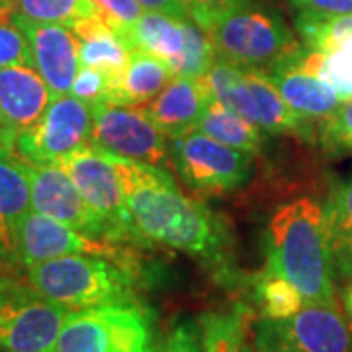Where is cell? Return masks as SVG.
Wrapping results in <instances>:
<instances>
[{
    "mask_svg": "<svg viewBox=\"0 0 352 352\" xmlns=\"http://www.w3.org/2000/svg\"><path fill=\"white\" fill-rule=\"evenodd\" d=\"M126 194L133 239L217 261L227 245L226 223L200 201L186 198L166 168L113 157Z\"/></svg>",
    "mask_w": 352,
    "mask_h": 352,
    "instance_id": "obj_1",
    "label": "cell"
},
{
    "mask_svg": "<svg viewBox=\"0 0 352 352\" xmlns=\"http://www.w3.org/2000/svg\"><path fill=\"white\" fill-rule=\"evenodd\" d=\"M266 268L288 278L305 303L339 307L327 217L319 201L303 196L272 214Z\"/></svg>",
    "mask_w": 352,
    "mask_h": 352,
    "instance_id": "obj_2",
    "label": "cell"
},
{
    "mask_svg": "<svg viewBox=\"0 0 352 352\" xmlns=\"http://www.w3.org/2000/svg\"><path fill=\"white\" fill-rule=\"evenodd\" d=\"M25 282L69 311L135 303L133 276L100 254H65L28 266Z\"/></svg>",
    "mask_w": 352,
    "mask_h": 352,
    "instance_id": "obj_3",
    "label": "cell"
},
{
    "mask_svg": "<svg viewBox=\"0 0 352 352\" xmlns=\"http://www.w3.org/2000/svg\"><path fill=\"white\" fill-rule=\"evenodd\" d=\"M217 59L247 71L266 73L302 47L274 6L251 0L204 30Z\"/></svg>",
    "mask_w": 352,
    "mask_h": 352,
    "instance_id": "obj_4",
    "label": "cell"
},
{
    "mask_svg": "<svg viewBox=\"0 0 352 352\" xmlns=\"http://www.w3.org/2000/svg\"><path fill=\"white\" fill-rule=\"evenodd\" d=\"M149 317L138 303L69 311L53 352H151Z\"/></svg>",
    "mask_w": 352,
    "mask_h": 352,
    "instance_id": "obj_5",
    "label": "cell"
},
{
    "mask_svg": "<svg viewBox=\"0 0 352 352\" xmlns=\"http://www.w3.org/2000/svg\"><path fill=\"white\" fill-rule=\"evenodd\" d=\"M168 151L180 178L200 194L233 192L251 176L252 155L233 149L200 129L170 139Z\"/></svg>",
    "mask_w": 352,
    "mask_h": 352,
    "instance_id": "obj_6",
    "label": "cell"
},
{
    "mask_svg": "<svg viewBox=\"0 0 352 352\" xmlns=\"http://www.w3.org/2000/svg\"><path fill=\"white\" fill-rule=\"evenodd\" d=\"M67 315L69 309L16 280L0 292V352H53Z\"/></svg>",
    "mask_w": 352,
    "mask_h": 352,
    "instance_id": "obj_7",
    "label": "cell"
},
{
    "mask_svg": "<svg viewBox=\"0 0 352 352\" xmlns=\"http://www.w3.org/2000/svg\"><path fill=\"white\" fill-rule=\"evenodd\" d=\"M92 104L65 94L53 98L38 122L18 135L14 153L28 164H59L71 153L90 145Z\"/></svg>",
    "mask_w": 352,
    "mask_h": 352,
    "instance_id": "obj_8",
    "label": "cell"
},
{
    "mask_svg": "<svg viewBox=\"0 0 352 352\" xmlns=\"http://www.w3.org/2000/svg\"><path fill=\"white\" fill-rule=\"evenodd\" d=\"M254 342L266 352H352L351 325L340 307L305 303L289 319H261Z\"/></svg>",
    "mask_w": 352,
    "mask_h": 352,
    "instance_id": "obj_9",
    "label": "cell"
},
{
    "mask_svg": "<svg viewBox=\"0 0 352 352\" xmlns=\"http://www.w3.org/2000/svg\"><path fill=\"white\" fill-rule=\"evenodd\" d=\"M90 145L113 157L166 168L168 138L139 106L92 104Z\"/></svg>",
    "mask_w": 352,
    "mask_h": 352,
    "instance_id": "obj_10",
    "label": "cell"
},
{
    "mask_svg": "<svg viewBox=\"0 0 352 352\" xmlns=\"http://www.w3.org/2000/svg\"><path fill=\"white\" fill-rule=\"evenodd\" d=\"M82 198L112 229L113 241L133 239L127 217L126 194L122 178L110 153L94 145H85L61 161Z\"/></svg>",
    "mask_w": 352,
    "mask_h": 352,
    "instance_id": "obj_11",
    "label": "cell"
},
{
    "mask_svg": "<svg viewBox=\"0 0 352 352\" xmlns=\"http://www.w3.org/2000/svg\"><path fill=\"white\" fill-rule=\"evenodd\" d=\"M32 166V210L73 227L92 239L113 241L110 226L96 214L61 164Z\"/></svg>",
    "mask_w": 352,
    "mask_h": 352,
    "instance_id": "obj_12",
    "label": "cell"
},
{
    "mask_svg": "<svg viewBox=\"0 0 352 352\" xmlns=\"http://www.w3.org/2000/svg\"><path fill=\"white\" fill-rule=\"evenodd\" d=\"M12 20L28 39L32 67L50 87L53 98L71 94L80 69V43L69 25L41 24L14 14Z\"/></svg>",
    "mask_w": 352,
    "mask_h": 352,
    "instance_id": "obj_13",
    "label": "cell"
},
{
    "mask_svg": "<svg viewBox=\"0 0 352 352\" xmlns=\"http://www.w3.org/2000/svg\"><path fill=\"white\" fill-rule=\"evenodd\" d=\"M14 251L22 268L65 254H112L108 241L92 239L50 215L30 210L14 231Z\"/></svg>",
    "mask_w": 352,
    "mask_h": 352,
    "instance_id": "obj_14",
    "label": "cell"
},
{
    "mask_svg": "<svg viewBox=\"0 0 352 352\" xmlns=\"http://www.w3.org/2000/svg\"><path fill=\"white\" fill-rule=\"evenodd\" d=\"M51 100L50 87L32 65L0 69V127L14 139L38 122Z\"/></svg>",
    "mask_w": 352,
    "mask_h": 352,
    "instance_id": "obj_15",
    "label": "cell"
},
{
    "mask_svg": "<svg viewBox=\"0 0 352 352\" xmlns=\"http://www.w3.org/2000/svg\"><path fill=\"white\" fill-rule=\"evenodd\" d=\"M212 92L204 78L175 76L151 102L139 106L168 139L196 129Z\"/></svg>",
    "mask_w": 352,
    "mask_h": 352,
    "instance_id": "obj_16",
    "label": "cell"
},
{
    "mask_svg": "<svg viewBox=\"0 0 352 352\" xmlns=\"http://www.w3.org/2000/svg\"><path fill=\"white\" fill-rule=\"evenodd\" d=\"M80 43V67H90L100 71L108 80V92L102 104H106L110 94L120 87L126 73L131 47L118 30H113L100 14L80 18L69 25Z\"/></svg>",
    "mask_w": 352,
    "mask_h": 352,
    "instance_id": "obj_17",
    "label": "cell"
},
{
    "mask_svg": "<svg viewBox=\"0 0 352 352\" xmlns=\"http://www.w3.org/2000/svg\"><path fill=\"white\" fill-rule=\"evenodd\" d=\"M282 98L305 120H325L342 104V98L319 76L303 71L292 55L266 71Z\"/></svg>",
    "mask_w": 352,
    "mask_h": 352,
    "instance_id": "obj_18",
    "label": "cell"
},
{
    "mask_svg": "<svg viewBox=\"0 0 352 352\" xmlns=\"http://www.w3.org/2000/svg\"><path fill=\"white\" fill-rule=\"evenodd\" d=\"M190 25L192 20H180L166 14L143 10L138 20L120 36L126 39L131 50L147 51L168 65L184 50Z\"/></svg>",
    "mask_w": 352,
    "mask_h": 352,
    "instance_id": "obj_19",
    "label": "cell"
},
{
    "mask_svg": "<svg viewBox=\"0 0 352 352\" xmlns=\"http://www.w3.org/2000/svg\"><path fill=\"white\" fill-rule=\"evenodd\" d=\"M175 78L163 59L141 50H131L126 73L120 87L110 94L106 104L112 106H143L151 102Z\"/></svg>",
    "mask_w": 352,
    "mask_h": 352,
    "instance_id": "obj_20",
    "label": "cell"
},
{
    "mask_svg": "<svg viewBox=\"0 0 352 352\" xmlns=\"http://www.w3.org/2000/svg\"><path fill=\"white\" fill-rule=\"evenodd\" d=\"M30 210L32 166L14 151H0V233L12 247L14 231Z\"/></svg>",
    "mask_w": 352,
    "mask_h": 352,
    "instance_id": "obj_21",
    "label": "cell"
},
{
    "mask_svg": "<svg viewBox=\"0 0 352 352\" xmlns=\"http://www.w3.org/2000/svg\"><path fill=\"white\" fill-rule=\"evenodd\" d=\"M196 129H200L206 135L217 139L233 149H239L249 155L261 153L264 145L261 127H256L247 118L233 112L231 108H227L223 102H219L214 96L204 108V113H201Z\"/></svg>",
    "mask_w": 352,
    "mask_h": 352,
    "instance_id": "obj_22",
    "label": "cell"
},
{
    "mask_svg": "<svg viewBox=\"0 0 352 352\" xmlns=\"http://www.w3.org/2000/svg\"><path fill=\"white\" fill-rule=\"evenodd\" d=\"M294 63L303 71L319 76L325 85L333 88L342 100L352 98V39L340 41L339 45L327 51H314L300 47L292 53Z\"/></svg>",
    "mask_w": 352,
    "mask_h": 352,
    "instance_id": "obj_23",
    "label": "cell"
},
{
    "mask_svg": "<svg viewBox=\"0 0 352 352\" xmlns=\"http://www.w3.org/2000/svg\"><path fill=\"white\" fill-rule=\"evenodd\" d=\"M335 274L352 276V180L331 192L325 208Z\"/></svg>",
    "mask_w": 352,
    "mask_h": 352,
    "instance_id": "obj_24",
    "label": "cell"
},
{
    "mask_svg": "<svg viewBox=\"0 0 352 352\" xmlns=\"http://www.w3.org/2000/svg\"><path fill=\"white\" fill-rule=\"evenodd\" d=\"M256 302L261 305L263 319H289L305 305V300L288 278L278 274L270 268L264 272L256 282Z\"/></svg>",
    "mask_w": 352,
    "mask_h": 352,
    "instance_id": "obj_25",
    "label": "cell"
},
{
    "mask_svg": "<svg viewBox=\"0 0 352 352\" xmlns=\"http://www.w3.org/2000/svg\"><path fill=\"white\" fill-rule=\"evenodd\" d=\"M296 32L302 39L303 47L327 51L339 45L340 41L352 39V14H340V16L298 14Z\"/></svg>",
    "mask_w": 352,
    "mask_h": 352,
    "instance_id": "obj_26",
    "label": "cell"
},
{
    "mask_svg": "<svg viewBox=\"0 0 352 352\" xmlns=\"http://www.w3.org/2000/svg\"><path fill=\"white\" fill-rule=\"evenodd\" d=\"M14 14L41 24L71 25L98 14L92 0H12Z\"/></svg>",
    "mask_w": 352,
    "mask_h": 352,
    "instance_id": "obj_27",
    "label": "cell"
},
{
    "mask_svg": "<svg viewBox=\"0 0 352 352\" xmlns=\"http://www.w3.org/2000/svg\"><path fill=\"white\" fill-rule=\"evenodd\" d=\"M201 352H241L245 340L243 317L212 314L201 317Z\"/></svg>",
    "mask_w": 352,
    "mask_h": 352,
    "instance_id": "obj_28",
    "label": "cell"
},
{
    "mask_svg": "<svg viewBox=\"0 0 352 352\" xmlns=\"http://www.w3.org/2000/svg\"><path fill=\"white\" fill-rule=\"evenodd\" d=\"M319 141L333 155L352 153V98L342 102L329 118L321 120Z\"/></svg>",
    "mask_w": 352,
    "mask_h": 352,
    "instance_id": "obj_29",
    "label": "cell"
},
{
    "mask_svg": "<svg viewBox=\"0 0 352 352\" xmlns=\"http://www.w3.org/2000/svg\"><path fill=\"white\" fill-rule=\"evenodd\" d=\"M8 65H32L30 45L12 16H0V69Z\"/></svg>",
    "mask_w": 352,
    "mask_h": 352,
    "instance_id": "obj_30",
    "label": "cell"
},
{
    "mask_svg": "<svg viewBox=\"0 0 352 352\" xmlns=\"http://www.w3.org/2000/svg\"><path fill=\"white\" fill-rule=\"evenodd\" d=\"M92 4L102 18L120 34L143 14V8L135 0H92Z\"/></svg>",
    "mask_w": 352,
    "mask_h": 352,
    "instance_id": "obj_31",
    "label": "cell"
},
{
    "mask_svg": "<svg viewBox=\"0 0 352 352\" xmlns=\"http://www.w3.org/2000/svg\"><path fill=\"white\" fill-rule=\"evenodd\" d=\"M108 92V80L100 71L90 69V67H80L75 76V82L71 88V94L88 102V104H102Z\"/></svg>",
    "mask_w": 352,
    "mask_h": 352,
    "instance_id": "obj_32",
    "label": "cell"
},
{
    "mask_svg": "<svg viewBox=\"0 0 352 352\" xmlns=\"http://www.w3.org/2000/svg\"><path fill=\"white\" fill-rule=\"evenodd\" d=\"M247 2L251 0H196L194 22L200 25L201 30H208L217 18H221L223 14L231 12Z\"/></svg>",
    "mask_w": 352,
    "mask_h": 352,
    "instance_id": "obj_33",
    "label": "cell"
},
{
    "mask_svg": "<svg viewBox=\"0 0 352 352\" xmlns=\"http://www.w3.org/2000/svg\"><path fill=\"white\" fill-rule=\"evenodd\" d=\"M159 352H201V337L192 323H182L166 337Z\"/></svg>",
    "mask_w": 352,
    "mask_h": 352,
    "instance_id": "obj_34",
    "label": "cell"
},
{
    "mask_svg": "<svg viewBox=\"0 0 352 352\" xmlns=\"http://www.w3.org/2000/svg\"><path fill=\"white\" fill-rule=\"evenodd\" d=\"M298 14L340 16L352 14V0H288Z\"/></svg>",
    "mask_w": 352,
    "mask_h": 352,
    "instance_id": "obj_35",
    "label": "cell"
},
{
    "mask_svg": "<svg viewBox=\"0 0 352 352\" xmlns=\"http://www.w3.org/2000/svg\"><path fill=\"white\" fill-rule=\"evenodd\" d=\"M20 272H24V268H22V264L14 252V247L0 233V276L18 278Z\"/></svg>",
    "mask_w": 352,
    "mask_h": 352,
    "instance_id": "obj_36",
    "label": "cell"
},
{
    "mask_svg": "<svg viewBox=\"0 0 352 352\" xmlns=\"http://www.w3.org/2000/svg\"><path fill=\"white\" fill-rule=\"evenodd\" d=\"M135 2L147 12H161L180 20H190L188 12L180 4V0H135Z\"/></svg>",
    "mask_w": 352,
    "mask_h": 352,
    "instance_id": "obj_37",
    "label": "cell"
},
{
    "mask_svg": "<svg viewBox=\"0 0 352 352\" xmlns=\"http://www.w3.org/2000/svg\"><path fill=\"white\" fill-rule=\"evenodd\" d=\"M14 145H16V139L0 127V151H14Z\"/></svg>",
    "mask_w": 352,
    "mask_h": 352,
    "instance_id": "obj_38",
    "label": "cell"
},
{
    "mask_svg": "<svg viewBox=\"0 0 352 352\" xmlns=\"http://www.w3.org/2000/svg\"><path fill=\"white\" fill-rule=\"evenodd\" d=\"M180 4L186 8V12H188L190 20L194 22V14H196V0H180Z\"/></svg>",
    "mask_w": 352,
    "mask_h": 352,
    "instance_id": "obj_39",
    "label": "cell"
},
{
    "mask_svg": "<svg viewBox=\"0 0 352 352\" xmlns=\"http://www.w3.org/2000/svg\"><path fill=\"white\" fill-rule=\"evenodd\" d=\"M241 352H266V351H264L263 346H258V344H256L254 340H252V342H245V340H243Z\"/></svg>",
    "mask_w": 352,
    "mask_h": 352,
    "instance_id": "obj_40",
    "label": "cell"
},
{
    "mask_svg": "<svg viewBox=\"0 0 352 352\" xmlns=\"http://www.w3.org/2000/svg\"><path fill=\"white\" fill-rule=\"evenodd\" d=\"M344 307H346V311H349V315L352 317V286L349 288V292H346V296H344Z\"/></svg>",
    "mask_w": 352,
    "mask_h": 352,
    "instance_id": "obj_41",
    "label": "cell"
},
{
    "mask_svg": "<svg viewBox=\"0 0 352 352\" xmlns=\"http://www.w3.org/2000/svg\"><path fill=\"white\" fill-rule=\"evenodd\" d=\"M16 280H18V278H2L0 276V292L8 288V286H10V284H14Z\"/></svg>",
    "mask_w": 352,
    "mask_h": 352,
    "instance_id": "obj_42",
    "label": "cell"
},
{
    "mask_svg": "<svg viewBox=\"0 0 352 352\" xmlns=\"http://www.w3.org/2000/svg\"><path fill=\"white\" fill-rule=\"evenodd\" d=\"M351 335H352V323H351Z\"/></svg>",
    "mask_w": 352,
    "mask_h": 352,
    "instance_id": "obj_43",
    "label": "cell"
},
{
    "mask_svg": "<svg viewBox=\"0 0 352 352\" xmlns=\"http://www.w3.org/2000/svg\"><path fill=\"white\" fill-rule=\"evenodd\" d=\"M0 16H2V14H0Z\"/></svg>",
    "mask_w": 352,
    "mask_h": 352,
    "instance_id": "obj_44",
    "label": "cell"
}]
</instances>
